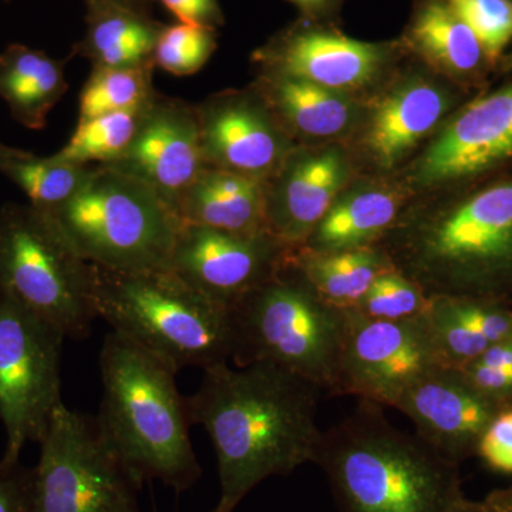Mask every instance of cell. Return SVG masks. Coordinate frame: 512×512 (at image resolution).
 <instances>
[{"label": "cell", "mask_w": 512, "mask_h": 512, "mask_svg": "<svg viewBox=\"0 0 512 512\" xmlns=\"http://www.w3.org/2000/svg\"><path fill=\"white\" fill-rule=\"evenodd\" d=\"M322 393L269 363L204 369L200 387L185 402L190 423L207 430L217 454L221 497L214 512H234L262 481L315 463Z\"/></svg>", "instance_id": "1"}, {"label": "cell", "mask_w": 512, "mask_h": 512, "mask_svg": "<svg viewBox=\"0 0 512 512\" xmlns=\"http://www.w3.org/2000/svg\"><path fill=\"white\" fill-rule=\"evenodd\" d=\"M100 372L103 397L94 420L107 446L138 483L190 490L202 471L187 402L175 383L177 370L111 332L101 346Z\"/></svg>", "instance_id": "2"}, {"label": "cell", "mask_w": 512, "mask_h": 512, "mask_svg": "<svg viewBox=\"0 0 512 512\" xmlns=\"http://www.w3.org/2000/svg\"><path fill=\"white\" fill-rule=\"evenodd\" d=\"M382 409L359 400L323 433L315 463L340 512H447L460 498L457 464L396 429Z\"/></svg>", "instance_id": "3"}, {"label": "cell", "mask_w": 512, "mask_h": 512, "mask_svg": "<svg viewBox=\"0 0 512 512\" xmlns=\"http://www.w3.org/2000/svg\"><path fill=\"white\" fill-rule=\"evenodd\" d=\"M389 261L430 298L512 306V175L484 185L427 222Z\"/></svg>", "instance_id": "4"}, {"label": "cell", "mask_w": 512, "mask_h": 512, "mask_svg": "<svg viewBox=\"0 0 512 512\" xmlns=\"http://www.w3.org/2000/svg\"><path fill=\"white\" fill-rule=\"evenodd\" d=\"M94 308L113 332L177 372L231 360V311L192 289L171 269L117 272L96 266Z\"/></svg>", "instance_id": "5"}, {"label": "cell", "mask_w": 512, "mask_h": 512, "mask_svg": "<svg viewBox=\"0 0 512 512\" xmlns=\"http://www.w3.org/2000/svg\"><path fill=\"white\" fill-rule=\"evenodd\" d=\"M291 265V259H289ZM248 293L231 311L237 367L269 363L318 386L333 396L338 383L346 311L313 293L291 265Z\"/></svg>", "instance_id": "6"}, {"label": "cell", "mask_w": 512, "mask_h": 512, "mask_svg": "<svg viewBox=\"0 0 512 512\" xmlns=\"http://www.w3.org/2000/svg\"><path fill=\"white\" fill-rule=\"evenodd\" d=\"M47 214L83 259L117 272L167 268L181 228L150 185L107 165H97L72 200Z\"/></svg>", "instance_id": "7"}, {"label": "cell", "mask_w": 512, "mask_h": 512, "mask_svg": "<svg viewBox=\"0 0 512 512\" xmlns=\"http://www.w3.org/2000/svg\"><path fill=\"white\" fill-rule=\"evenodd\" d=\"M96 266L77 254L47 212L32 205L0 210V293L60 330L84 339L97 319Z\"/></svg>", "instance_id": "8"}, {"label": "cell", "mask_w": 512, "mask_h": 512, "mask_svg": "<svg viewBox=\"0 0 512 512\" xmlns=\"http://www.w3.org/2000/svg\"><path fill=\"white\" fill-rule=\"evenodd\" d=\"M39 444L37 512H141V484L107 446L94 417L63 403Z\"/></svg>", "instance_id": "9"}, {"label": "cell", "mask_w": 512, "mask_h": 512, "mask_svg": "<svg viewBox=\"0 0 512 512\" xmlns=\"http://www.w3.org/2000/svg\"><path fill=\"white\" fill-rule=\"evenodd\" d=\"M64 335L0 293V421L2 463H20L29 441L40 443L62 406L60 359Z\"/></svg>", "instance_id": "10"}, {"label": "cell", "mask_w": 512, "mask_h": 512, "mask_svg": "<svg viewBox=\"0 0 512 512\" xmlns=\"http://www.w3.org/2000/svg\"><path fill=\"white\" fill-rule=\"evenodd\" d=\"M439 366L444 363L427 315L387 322L350 309L333 396L396 409L404 394Z\"/></svg>", "instance_id": "11"}, {"label": "cell", "mask_w": 512, "mask_h": 512, "mask_svg": "<svg viewBox=\"0 0 512 512\" xmlns=\"http://www.w3.org/2000/svg\"><path fill=\"white\" fill-rule=\"evenodd\" d=\"M293 249L259 232H227L181 224L168 269L205 298L231 309L271 281Z\"/></svg>", "instance_id": "12"}, {"label": "cell", "mask_w": 512, "mask_h": 512, "mask_svg": "<svg viewBox=\"0 0 512 512\" xmlns=\"http://www.w3.org/2000/svg\"><path fill=\"white\" fill-rule=\"evenodd\" d=\"M107 167L150 185L175 211L183 192L207 168L194 104L157 92L127 153Z\"/></svg>", "instance_id": "13"}, {"label": "cell", "mask_w": 512, "mask_h": 512, "mask_svg": "<svg viewBox=\"0 0 512 512\" xmlns=\"http://www.w3.org/2000/svg\"><path fill=\"white\" fill-rule=\"evenodd\" d=\"M416 436L453 463L476 456L478 443L504 406L477 390L456 367L439 366L421 377L396 407Z\"/></svg>", "instance_id": "14"}, {"label": "cell", "mask_w": 512, "mask_h": 512, "mask_svg": "<svg viewBox=\"0 0 512 512\" xmlns=\"http://www.w3.org/2000/svg\"><path fill=\"white\" fill-rule=\"evenodd\" d=\"M508 165H512V83L464 107L427 151L419 181L473 180Z\"/></svg>", "instance_id": "15"}, {"label": "cell", "mask_w": 512, "mask_h": 512, "mask_svg": "<svg viewBox=\"0 0 512 512\" xmlns=\"http://www.w3.org/2000/svg\"><path fill=\"white\" fill-rule=\"evenodd\" d=\"M255 99L224 94L195 106L207 167L261 181L284 158V141L269 110Z\"/></svg>", "instance_id": "16"}, {"label": "cell", "mask_w": 512, "mask_h": 512, "mask_svg": "<svg viewBox=\"0 0 512 512\" xmlns=\"http://www.w3.org/2000/svg\"><path fill=\"white\" fill-rule=\"evenodd\" d=\"M372 43L318 30L282 36L262 50L269 74L306 80L329 90L356 89L369 82L382 62Z\"/></svg>", "instance_id": "17"}, {"label": "cell", "mask_w": 512, "mask_h": 512, "mask_svg": "<svg viewBox=\"0 0 512 512\" xmlns=\"http://www.w3.org/2000/svg\"><path fill=\"white\" fill-rule=\"evenodd\" d=\"M343 178L345 167L335 151L296 160L275 194L265 192L266 231L291 248L305 244L333 207Z\"/></svg>", "instance_id": "18"}, {"label": "cell", "mask_w": 512, "mask_h": 512, "mask_svg": "<svg viewBox=\"0 0 512 512\" xmlns=\"http://www.w3.org/2000/svg\"><path fill=\"white\" fill-rule=\"evenodd\" d=\"M183 225L227 232L266 231L265 187L245 175L207 167L175 207Z\"/></svg>", "instance_id": "19"}, {"label": "cell", "mask_w": 512, "mask_h": 512, "mask_svg": "<svg viewBox=\"0 0 512 512\" xmlns=\"http://www.w3.org/2000/svg\"><path fill=\"white\" fill-rule=\"evenodd\" d=\"M67 59H53L42 50L13 43L0 53V99L20 126L43 130L47 116L69 90Z\"/></svg>", "instance_id": "20"}, {"label": "cell", "mask_w": 512, "mask_h": 512, "mask_svg": "<svg viewBox=\"0 0 512 512\" xmlns=\"http://www.w3.org/2000/svg\"><path fill=\"white\" fill-rule=\"evenodd\" d=\"M165 26L151 13L113 5L87 6L86 32L74 43L70 57L89 60L93 69L144 66L153 63Z\"/></svg>", "instance_id": "21"}, {"label": "cell", "mask_w": 512, "mask_h": 512, "mask_svg": "<svg viewBox=\"0 0 512 512\" xmlns=\"http://www.w3.org/2000/svg\"><path fill=\"white\" fill-rule=\"evenodd\" d=\"M291 255V265L313 293L340 311L359 305L370 286L393 265L379 248L313 252L305 248ZM295 251V249H293Z\"/></svg>", "instance_id": "22"}, {"label": "cell", "mask_w": 512, "mask_h": 512, "mask_svg": "<svg viewBox=\"0 0 512 512\" xmlns=\"http://www.w3.org/2000/svg\"><path fill=\"white\" fill-rule=\"evenodd\" d=\"M448 103L446 93L426 83L409 84L390 94L370 127L369 148L377 163L396 164L439 123Z\"/></svg>", "instance_id": "23"}, {"label": "cell", "mask_w": 512, "mask_h": 512, "mask_svg": "<svg viewBox=\"0 0 512 512\" xmlns=\"http://www.w3.org/2000/svg\"><path fill=\"white\" fill-rule=\"evenodd\" d=\"M397 210L396 197L387 192L349 195L333 204L302 248L313 252H340L375 247L392 229Z\"/></svg>", "instance_id": "24"}, {"label": "cell", "mask_w": 512, "mask_h": 512, "mask_svg": "<svg viewBox=\"0 0 512 512\" xmlns=\"http://www.w3.org/2000/svg\"><path fill=\"white\" fill-rule=\"evenodd\" d=\"M264 94L269 107L306 136L329 137L348 126V101L318 84L269 74Z\"/></svg>", "instance_id": "25"}, {"label": "cell", "mask_w": 512, "mask_h": 512, "mask_svg": "<svg viewBox=\"0 0 512 512\" xmlns=\"http://www.w3.org/2000/svg\"><path fill=\"white\" fill-rule=\"evenodd\" d=\"M413 39L437 66L457 76L476 73L487 62L476 35L444 0H433L420 10Z\"/></svg>", "instance_id": "26"}, {"label": "cell", "mask_w": 512, "mask_h": 512, "mask_svg": "<svg viewBox=\"0 0 512 512\" xmlns=\"http://www.w3.org/2000/svg\"><path fill=\"white\" fill-rule=\"evenodd\" d=\"M153 97L133 109L114 111L93 119L77 121L72 137L53 157L77 164L116 163L127 153L136 138Z\"/></svg>", "instance_id": "27"}, {"label": "cell", "mask_w": 512, "mask_h": 512, "mask_svg": "<svg viewBox=\"0 0 512 512\" xmlns=\"http://www.w3.org/2000/svg\"><path fill=\"white\" fill-rule=\"evenodd\" d=\"M97 165L69 163L55 157H36L10 161L0 168L18 185L37 210L52 212L72 200L96 173Z\"/></svg>", "instance_id": "28"}, {"label": "cell", "mask_w": 512, "mask_h": 512, "mask_svg": "<svg viewBox=\"0 0 512 512\" xmlns=\"http://www.w3.org/2000/svg\"><path fill=\"white\" fill-rule=\"evenodd\" d=\"M154 70L153 63L137 67H94L80 93L79 121L146 103L157 93Z\"/></svg>", "instance_id": "29"}, {"label": "cell", "mask_w": 512, "mask_h": 512, "mask_svg": "<svg viewBox=\"0 0 512 512\" xmlns=\"http://www.w3.org/2000/svg\"><path fill=\"white\" fill-rule=\"evenodd\" d=\"M431 301L433 298L416 282L392 269L373 282L369 292L355 309L369 319L400 322L426 316L430 311Z\"/></svg>", "instance_id": "30"}, {"label": "cell", "mask_w": 512, "mask_h": 512, "mask_svg": "<svg viewBox=\"0 0 512 512\" xmlns=\"http://www.w3.org/2000/svg\"><path fill=\"white\" fill-rule=\"evenodd\" d=\"M215 49V29L187 23L167 25L158 37L153 63L174 76H191L200 72Z\"/></svg>", "instance_id": "31"}, {"label": "cell", "mask_w": 512, "mask_h": 512, "mask_svg": "<svg viewBox=\"0 0 512 512\" xmlns=\"http://www.w3.org/2000/svg\"><path fill=\"white\" fill-rule=\"evenodd\" d=\"M476 35L488 63L512 40V0H444Z\"/></svg>", "instance_id": "32"}, {"label": "cell", "mask_w": 512, "mask_h": 512, "mask_svg": "<svg viewBox=\"0 0 512 512\" xmlns=\"http://www.w3.org/2000/svg\"><path fill=\"white\" fill-rule=\"evenodd\" d=\"M427 319L444 366L460 369L491 346L484 336L448 311L440 298L431 301Z\"/></svg>", "instance_id": "33"}, {"label": "cell", "mask_w": 512, "mask_h": 512, "mask_svg": "<svg viewBox=\"0 0 512 512\" xmlns=\"http://www.w3.org/2000/svg\"><path fill=\"white\" fill-rule=\"evenodd\" d=\"M436 298H440L448 311L484 336L491 345L512 336V306L484 299Z\"/></svg>", "instance_id": "34"}, {"label": "cell", "mask_w": 512, "mask_h": 512, "mask_svg": "<svg viewBox=\"0 0 512 512\" xmlns=\"http://www.w3.org/2000/svg\"><path fill=\"white\" fill-rule=\"evenodd\" d=\"M476 456L491 470L512 474V404L500 410L484 431Z\"/></svg>", "instance_id": "35"}, {"label": "cell", "mask_w": 512, "mask_h": 512, "mask_svg": "<svg viewBox=\"0 0 512 512\" xmlns=\"http://www.w3.org/2000/svg\"><path fill=\"white\" fill-rule=\"evenodd\" d=\"M0 512H37L33 468L0 461Z\"/></svg>", "instance_id": "36"}, {"label": "cell", "mask_w": 512, "mask_h": 512, "mask_svg": "<svg viewBox=\"0 0 512 512\" xmlns=\"http://www.w3.org/2000/svg\"><path fill=\"white\" fill-rule=\"evenodd\" d=\"M180 23L217 29L224 18L218 0H158Z\"/></svg>", "instance_id": "37"}, {"label": "cell", "mask_w": 512, "mask_h": 512, "mask_svg": "<svg viewBox=\"0 0 512 512\" xmlns=\"http://www.w3.org/2000/svg\"><path fill=\"white\" fill-rule=\"evenodd\" d=\"M84 2H86V6L113 5L151 13L154 0H84Z\"/></svg>", "instance_id": "38"}, {"label": "cell", "mask_w": 512, "mask_h": 512, "mask_svg": "<svg viewBox=\"0 0 512 512\" xmlns=\"http://www.w3.org/2000/svg\"><path fill=\"white\" fill-rule=\"evenodd\" d=\"M483 505L487 512H512V488L491 495Z\"/></svg>", "instance_id": "39"}, {"label": "cell", "mask_w": 512, "mask_h": 512, "mask_svg": "<svg viewBox=\"0 0 512 512\" xmlns=\"http://www.w3.org/2000/svg\"><path fill=\"white\" fill-rule=\"evenodd\" d=\"M33 156L32 153L25 150H19V148H13L6 146V144L0 143V168L3 165L10 163V161L20 160V158H28Z\"/></svg>", "instance_id": "40"}, {"label": "cell", "mask_w": 512, "mask_h": 512, "mask_svg": "<svg viewBox=\"0 0 512 512\" xmlns=\"http://www.w3.org/2000/svg\"><path fill=\"white\" fill-rule=\"evenodd\" d=\"M447 512H487V510H485L484 505L470 504L460 497L458 498L456 503H454L453 505H451L450 508H448Z\"/></svg>", "instance_id": "41"}, {"label": "cell", "mask_w": 512, "mask_h": 512, "mask_svg": "<svg viewBox=\"0 0 512 512\" xmlns=\"http://www.w3.org/2000/svg\"><path fill=\"white\" fill-rule=\"evenodd\" d=\"M289 2L305 10H315L325 5L328 0H289Z\"/></svg>", "instance_id": "42"}, {"label": "cell", "mask_w": 512, "mask_h": 512, "mask_svg": "<svg viewBox=\"0 0 512 512\" xmlns=\"http://www.w3.org/2000/svg\"><path fill=\"white\" fill-rule=\"evenodd\" d=\"M508 69L512 70V56L510 57V60H508Z\"/></svg>", "instance_id": "43"}, {"label": "cell", "mask_w": 512, "mask_h": 512, "mask_svg": "<svg viewBox=\"0 0 512 512\" xmlns=\"http://www.w3.org/2000/svg\"><path fill=\"white\" fill-rule=\"evenodd\" d=\"M212 512H214V511H212Z\"/></svg>", "instance_id": "44"}]
</instances>
